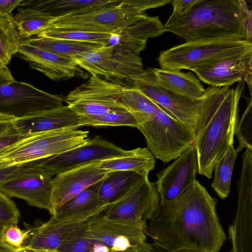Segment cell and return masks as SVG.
<instances>
[{"label": "cell", "instance_id": "6da1fadb", "mask_svg": "<svg viewBox=\"0 0 252 252\" xmlns=\"http://www.w3.org/2000/svg\"><path fill=\"white\" fill-rule=\"evenodd\" d=\"M217 202L196 180L175 199L159 201L148 235L169 252H219L226 237Z\"/></svg>", "mask_w": 252, "mask_h": 252}, {"label": "cell", "instance_id": "7a4b0ae2", "mask_svg": "<svg viewBox=\"0 0 252 252\" xmlns=\"http://www.w3.org/2000/svg\"><path fill=\"white\" fill-rule=\"evenodd\" d=\"M164 26L186 42L252 39V11L243 0H197L188 12Z\"/></svg>", "mask_w": 252, "mask_h": 252}, {"label": "cell", "instance_id": "3957f363", "mask_svg": "<svg viewBox=\"0 0 252 252\" xmlns=\"http://www.w3.org/2000/svg\"><path fill=\"white\" fill-rule=\"evenodd\" d=\"M244 89V81L228 89L220 99L212 117L194 140L198 173L210 179L217 162L234 143L238 118V103Z\"/></svg>", "mask_w": 252, "mask_h": 252}, {"label": "cell", "instance_id": "277c9868", "mask_svg": "<svg viewBox=\"0 0 252 252\" xmlns=\"http://www.w3.org/2000/svg\"><path fill=\"white\" fill-rule=\"evenodd\" d=\"M170 0H116L89 12L55 18L47 29L120 34L147 16L145 11L170 3Z\"/></svg>", "mask_w": 252, "mask_h": 252}, {"label": "cell", "instance_id": "5b68a950", "mask_svg": "<svg viewBox=\"0 0 252 252\" xmlns=\"http://www.w3.org/2000/svg\"><path fill=\"white\" fill-rule=\"evenodd\" d=\"M128 80L131 81L132 87L139 90L176 117L190 130L194 139L208 124L220 99L228 88L227 86H210L206 89L203 98L194 99L132 77Z\"/></svg>", "mask_w": 252, "mask_h": 252}, {"label": "cell", "instance_id": "8992f818", "mask_svg": "<svg viewBox=\"0 0 252 252\" xmlns=\"http://www.w3.org/2000/svg\"><path fill=\"white\" fill-rule=\"evenodd\" d=\"M250 53H252V42L236 38L214 39L174 46L161 51L157 60L161 69L192 71Z\"/></svg>", "mask_w": 252, "mask_h": 252}, {"label": "cell", "instance_id": "52a82bcc", "mask_svg": "<svg viewBox=\"0 0 252 252\" xmlns=\"http://www.w3.org/2000/svg\"><path fill=\"white\" fill-rule=\"evenodd\" d=\"M89 131L61 129L24 136L0 154V167L22 165L63 153L84 144Z\"/></svg>", "mask_w": 252, "mask_h": 252}, {"label": "cell", "instance_id": "ba28073f", "mask_svg": "<svg viewBox=\"0 0 252 252\" xmlns=\"http://www.w3.org/2000/svg\"><path fill=\"white\" fill-rule=\"evenodd\" d=\"M101 213L87 222L86 233L90 239L106 246L111 252H134L150 245L146 242L147 221L111 219Z\"/></svg>", "mask_w": 252, "mask_h": 252}, {"label": "cell", "instance_id": "9c48e42d", "mask_svg": "<svg viewBox=\"0 0 252 252\" xmlns=\"http://www.w3.org/2000/svg\"><path fill=\"white\" fill-rule=\"evenodd\" d=\"M62 95L41 90L29 83L0 84V119L16 120L63 105Z\"/></svg>", "mask_w": 252, "mask_h": 252}, {"label": "cell", "instance_id": "30bf717a", "mask_svg": "<svg viewBox=\"0 0 252 252\" xmlns=\"http://www.w3.org/2000/svg\"><path fill=\"white\" fill-rule=\"evenodd\" d=\"M72 59L92 75L108 79L128 80L144 70L139 56L118 45L105 46Z\"/></svg>", "mask_w": 252, "mask_h": 252}, {"label": "cell", "instance_id": "8fae6325", "mask_svg": "<svg viewBox=\"0 0 252 252\" xmlns=\"http://www.w3.org/2000/svg\"><path fill=\"white\" fill-rule=\"evenodd\" d=\"M125 87L92 75L88 81L71 91L64 101L79 116L127 111L119 100Z\"/></svg>", "mask_w": 252, "mask_h": 252}, {"label": "cell", "instance_id": "7c38bea8", "mask_svg": "<svg viewBox=\"0 0 252 252\" xmlns=\"http://www.w3.org/2000/svg\"><path fill=\"white\" fill-rule=\"evenodd\" d=\"M52 176L37 161L27 163L0 183V191L8 198H20L49 211Z\"/></svg>", "mask_w": 252, "mask_h": 252}, {"label": "cell", "instance_id": "4fadbf2b", "mask_svg": "<svg viewBox=\"0 0 252 252\" xmlns=\"http://www.w3.org/2000/svg\"><path fill=\"white\" fill-rule=\"evenodd\" d=\"M160 201L155 183L142 177L126 192L109 204L102 212L105 217L123 220H151Z\"/></svg>", "mask_w": 252, "mask_h": 252}, {"label": "cell", "instance_id": "5bb4252c", "mask_svg": "<svg viewBox=\"0 0 252 252\" xmlns=\"http://www.w3.org/2000/svg\"><path fill=\"white\" fill-rule=\"evenodd\" d=\"M129 152L97 135L89 138L83 145L37 163L53 176L80 165L124 156Z\"/></svg>", "mask_w": 252, "mask_h": 252}, {"label": "cell", "instance_id": "9a60e30c", "mask_svg": "<svg viewBox=\"0 0 252 252\" xmlns=\"http://www.w3.org/2000/svg\"><path fill=\"white\" fill-rule=\"evenodd\" d=\"M100 168L99 161L80 165L59 173L52 180L49 213L51 216L63 204L83 190L102 181L108 174Z\"/></svg>", "mask_w": 252, "mask_h": 252}, {"label": "cell", "instance_id": "2e32d148", "mask_svg": "<svg viewBox=\"0 0 252 252\" xmlns=\"http://www.w3.org/2000/svg\"><path fill=\"white\" fill-rule=\"evenodd\" d=\"M198 158L194 143L174 161L157 174L155 182L160 201H171L180 196L196 180Z\"/></svg>", "mask_w": 252, "mask_h": 252}, {"label": "cell", "instance_id": "e0dca14e", "mask_svg": "<svg viewBox=\"0 0 252 252\" xmlns=\"http://www.w3.org/2000/svg\"><path fill=\"white\" fill-rule=\"evenodd\" d=\"M252 53L228 58L212 65L192 71L204 83L211 87L229 86L243 80L252 95Z\"/></svg>", "mask_w": 252, "mask_h": 252}, {"label": "cell", "instance_id": "ac0fdd59", "mask_svg": "<svg viewBox=\"0 0 252 252\" xmlns=\"http://www.w3.org/2000/svg\"><path fill=\"white\" fill-rule=\"evenodd\" d=\"M17 57L26 61L32 69L53 81L68 80L81 75V68L73 59L59 56L31 46L21 39Z\"/></svg>", "mask_w": 252, "mask_h": 252}, {"label": "cell", "instance_id": "d6986e66", "mask_svg": "<svg viewBox=\"0 0 252 252\" xmlns=\"http://www.w3.org/2000/svg\"><path fill=\"white\" fill-rule=\"evenodd\" d=\"M94 216L59 218L51 216L48 221L30 228L22 248L57 252L63 241L75 229Z\"/></svg>", "mask_w": 252, "mask_h": 252}, {"label": "cell", "instance_id": "ffe728a7", "mask_svg": "<svg viewBox=\"0 0 252 252\" xmlns=\"http://www.w3.org/2000/svg\"><path fill=\"white\" fill-rule=\"evenodd\" d=\"M236 215L228 228L230 252H252V182L243 178L237 183Z\"/></svg>", "mask_w": 252, "mask_h": 252}, {"label": "cell", "instance_id": "44dd1931", "mask_svg": "<svg viewBox=\"0 0 252 252\" xmlns=\"http://www.w3.org/2000/svg\"><path fill=\"white\" fill-rule=\"evenodd\" d=\"M132 77L194 99H201L206 94V89L191 72L185 73L153 67L144 69Z\"/></svg>", "mask_w": 252, "mask_h": 252}, {"label": "cell", "instance_id": "7402d4cb", "mask_svg": "<svg viewBox=\"0 0 252 252\" xmlns=\"http://www.w3.org/2000/svg\"><path fill=\"white\" fill-rule=\"evenodd\" d=\"M79 116L67 105L32 116L13 120L14 126L22 136L61 129H78Z\"/></svg>", "mask_w": 252, "mask_h": 252}, {"label": "cell", "instance_id": "603a6c76", "mask_svg": "<svg viewBox=\"0 0 252 252\" xmlns=\"http://www.w3.org/2000/svg\"><path fill=\"white\" fill-rule=\"evenodd\" d=\"M166 32L158 16H149L137 21L120 34H112L106 46L118 45L137 55L146 48L149 38H154Z\"/></svg>", "mask_w": 252, "mask_h": 252}, {"label": "cell", "instance_id": "cb8c5ba5", "mask_svg": "<svg viewBox=\"0 0 252 252\" xmlns=\"http://www.w3.org/2000/svg\"><path fill=\"white\" fill-rule=\"evenodd\" d=\"M116 0H25L22 6L35 8L55 18L82 14Z\"/></svg>", "mask_w": 252, "mask_h": 252}, {"label": "cell", "instance_id": "d4e9b609", "mask_svg": "<svg viewBox=\"0 0 252 252\" xmlns=\"http://www.w3.org/2000/svg\"><path fill=\"white\" fill-rule=\"evenodd\" d=\"M101 181L91 186L61 206L52 215L59 218L101 214L108 205L103 204L98 196Z\"/></svg>", "mask_w": 252, "mask_h": 252}, {"label": "cell", "instance_id": "484cf974", "mask_svg": "<svg viewBox=\"0 0 252 252\" xmlns=\"http://www.w3.org/2000/svg\"><path fill=\"white\" fill-rule=\"evenodd\" d=\"M155 165V157L147 148H137L126 155L99 161L100 168L108 172L130 171L143 178L148 177Z\"/></svg>", "mask_w": 252, "mask_h": 252}, {"label": "cell", "instance_id": "4316f807", "mask_svg": "<svg viewBox=\"0 0 252 252\" xmlns=\"http://www.w3.org/2000/svg\"><path fill=\"white\" fill-rule=\"evenodd\" d=\"M21 39L23 42L31 46L59 56L72 59L78 55L105 46L100 44L37 35Z\"/></svg>", "mask_w": 252, "mask_h": 252}, {"label": "cell", "instance_id": "83f0119b", "mask_svg": "<svg viewBox=\"0 0 252 252\" xmlns=\"http://www.w3.org/2000/svg\"><path fill=\"white\" fill-rule=\"evenodd\" d=\"M141 178L130 171L109 172L101 182L98 191L100 200L108 205L124 195Z\"/></svg>", "mask_w": 252, "mask_h": 252}, {"label": "cell", "instance_id": "f1b7e54d", "mask_svg": "<svg viewBox=\"0 0 252 252\" xmlns=\"http://www.w3.org/2000/svg\"><path fill=\"white\" fill-rule=\"evenodd\" d=\"M55 19L44 12L28 6H20L13 20L21 39L39 35Z\"/></svg>", "mask_w": 252, "mask_h": 252}, {"label": "cell", "instance_id": "f546056e", "mask_svg": "<svg viewBox=\"0 0 252 252\" xmlns=\"http://www.w3.org/2000/svg\"><path fill=\"white\" fill-rule=\"evenodd\" d=\"M119 100L122 106L134 117L138 126L155 111L158 105L139 90L133 87H125Z\"/></svg>", "mask_w": 252, "mask_h": 252}, {"label": "cell", "instance_id": "4dcf8cb0", "mask_svg": "<svg viewBox=\"0 0 252 252\" xmlns=\"http://www.w3.org/2000/svg\"><path fill=\"white\" fill-rule=\"evenodd\" d=\"M21 37L13 17L0 12V64L7 66L18 51Z\"/></svg>", "mask_w": 252, "mask_h": 252}, {"label": "cell", "instance_id": "1f68e13d", "mask_svg": "<svg viewBox=\"0 0 252 252\" xmlns=\"http://www.w3.org/2000/svg\"><path fill=\"white\" fill-rule=\"evenodd\" d=\"M231 143L215 166V177L211 186L221 199L225 198L230 191V182L237 152Z\"/></svg>", "mask_w": 252, "mask_h": 252}, {"label": "cell", "instance_id": "d6a6232c", "mask_svg": "<svg viewBox=\"0 0 252 252\" xmlns=\"http://www.w3.org/2000/svg\"><path fill=\"white\" fill-rule=\"evenodd\" d=\"M80 127H95L130 126L137 128L138 124L133 115L127 111L110 112L94 115L79 116Z\"/></svg>", "mask_w": 252, "mask_h": 252}, {"label": "cell", "instance_id": "836d02e7", "mask_svg": "<svg viewBox=\"0 0 252 252\" xmlns=\"http://www.w3.org/2000/svg\"><path fill=\"white\" fill-rule=\"evenodd\" d=\"M112 34L78 31H57L46 29L37 36L106 46Z\"/></svg>", "mask_w": 252, "mask_h": 252}, {"label": "cell", "instance_id": "e575fe53", "mask_svg": "<svg viewBox=\"0 0 252 252\" xmlns=\"http://www.w3.org/2000/svg\"><path fill=\"white\" fill-rule=\"evenodd\" d=\"M87 222L75 229L63 241L56 252H91L97 243L88 236Z\"/></svg>", "mask_w": 252, "mask_h": 252}, {"label": "cell", "instance_id": "d590c367", "mask_svg": "<svg viewBox=\"0 0 252 252\" xmlns=\"http://www.w3.org/2000/svg\"><path fill=\"white\" fill-rule=\"evenodd\" d=\"M247 108L242 115L240 122L237 124L235 134L238 140V146L236 152L245 148L252 149V97L248 99Z\"/></svg>", "mask_w": 252, "mask_h": 252}, {"label": "cell", "instance_id": "8d00e7d4", "mask_svg": "<svg viewBox=\"0 0 252 252\" xmlns=\"http://www.w3.org/2000/svg\"><path fill=\"white\" fill-rule=\"evenodd\" d=\"M20 216L15 203L0 191V240L10 225L17 224Z\"/></svg>", "mask_w": 252, "mask_h": 252}, {"label": "cell", "instance_id": "74e56055", "mask_svg": "<svg viewBox=\"0 0 252 252\" xmlns=\"http://www.w3.org/2000/svg\"><path fill=\"white\" fill-rule=\"evenodd\" d=\"M23 137L13 120L0 119V154Z\"/></svg>", "mask_w": 252, "mask_h": 252}, {"label": "cell", "instance_id": "f35d334b", "mask_svg": "<svg viewBox=\"0 0 252 252\" xmlns=\"http://www.w3.org/2000/svg\"><path fill=\"white\" fill-rule=\"evenodd\" d=\"M29 232L30 229L23 230L17 224L11 225L5 230L1 240L16 251L22 248Z\"/></svg>", "mask_w": 252, "mask_h": 252}, {"label": "cell", "instance_id": "ab89813d", "mask_svg": "<svg viewBox=\"0 0 252 252\" xmlns=\"http://www.w3.org/2000/svg\"><path fill=\"white\" fill-rule=\"evenodd\" d=\"M197 0H173V12L166 23H170L188 12L196 2Z\"/></svg>", "mask_w": 252, "mask_h": 252}, {"label": "cell", "instance_id": "60d3db41", "mask_svg": "<svg viewBox=\"0 0 252 252\" xmlns=\"http://www.w3.org/2000/svg\"><path fill=\"white\" fill-rule=\"evenodd\" d=\"M25 0H0V12L6 13L11 17L13 10L17 7L22 6Z\"/></svg>", "mask_w": 252, "mask_h": 252}, {"label": "cell", "instance_id": "b9f144b4", "mask_svg": "<svg viewBox=\"0 0 252 252\" xmlns=\"http://www.w3.org/2000/svg\"><path fill=\"white\" fill-rule=\"evenodd\" d=\"M16 81L7 66L0 64V84Z\"/></svg>", "mask_w": 252, "mask_h": 252}, {"label": "cell", "instance_id": "7bdbcfd3", "mask_svg": "<svg viewBox=\"0 0 252 252\" xmlns=\"http://www.w3.org/2000/svg\"><path fill=\"white\" fill-rule=\"evenodd\" d=\"M22 165H16L2 168L0 167V183L15 171L19 169Z\"/></svg>", "mask_w": 252, "mask_h": 252}, {"label": "cell", "instance_id": "ee69618b", "mask_svg": "<svg viewBox=\"0 0 252 252\" xmlns=\"http://www.w3.org/2000/svg\"><path fill=\"white\" fill-rule=\"evenodd\" d=\"M134 252H169L155 243L150 244L147 247Z\"/></svg>", "mask_w": 252, "mask_h": 252}, {"label": "cell", "instance_id": "f6af8a7d", "mask_svg": "<svg viewBox=\"0 0 252 252\" xmlns=\"http://www.w3.org/2000/svg\"><path fill=\"white\" fill-rule=\"evenodd\" d=\"M16 250L0 240V252H14Z\"/></svg>", "mask_w": 252, "mask_h": 252}, {"label": "cell", "instance_id": "bcb514c9", "mask_svg": "<svg viewBox=\"0 0 252 252\" xmlns=\"http://www.w3.org/2000/svg\"><path fill=\"white\" fill-rule=\"evenodd\" d=\"M14 252H51V251H45V250H39L22 248L20 250L15 251Z\"/></svg>", "mask_w": 252, "mask_h": 252}, {"label": "cell", "instance_id": "7dc6e473", "mask_svg": "<svg viewBox=\"0 0 252 252\" xmlns=\"http://www.w3.org/2000/svg\"><path fill=\"white\" fill-rule=\"evenodd\" d=\"M178 252H191V251H181Z\"/></svg>", "mask_w": 252, "mask_h": 252}]
</instances>
